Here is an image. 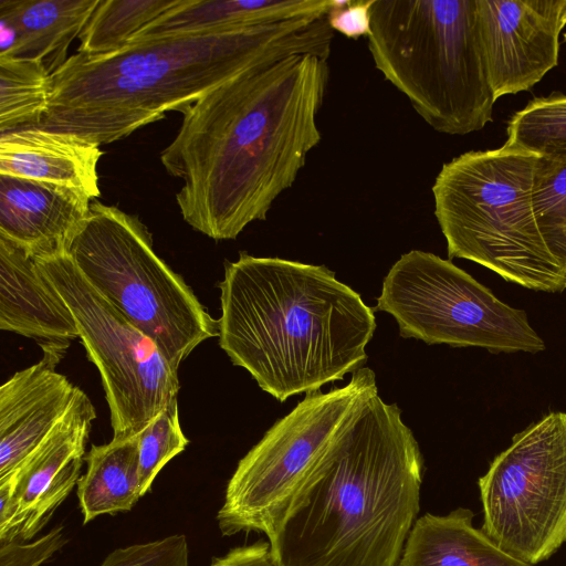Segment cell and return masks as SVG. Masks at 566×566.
<instances>
[{
	"label": "cell",
	"mask_w": 566,
	"mask_h": 566,
	"mask_svg": "<svg viewBox=\"0 0 566 566\" xmlns=\"http://www.w3.org/2000/svg\"><path fill=\"white\" fill-rule=\"evenodd\" d=\"M538 156L503 145L446 163L432 186L434 216L450 259L475 262L523 287L566 286L533 210Z\"/></svg>",
	"instance_id": "obj_6"
},
{
	"label": "cell",
	"mask_w": 566,
	"mask_h": 566,
	"mask_svg": "<svg viewBox=\"0 0 566 566\" xmlns=\"http://www.w3.org/2000/svg\"><path fill=\"white\" fill-rule=\"evenodd\" d=\"M338 1L184 0L178 7L158 17L133 40L167 33L250 28L295 18L325 17Z\"/></svg>",
	"instance_id": "obj_20"
},
{
	"label": "cell",
	"mask_w": 566,
	"mask_h": 566,
	"mask_svg": "<svg viewBox=\"0 0 566 566\" xmlns=\"http://www.w3.org/2000/svg\"><path fill=\"white\" fill-rule=\"evenodd\" d=\"M184 0H99L81 32L77 53L102 55L124 48Z\"/></svg>",
	"instance_id": "obj_22"
},
{
	"label": "cell",
	"mask_w": 566,
	"mask_h": 566,
	"mask_svg": "<svg viewBox=\"0 0 566 566\" xmlns=\"http://www.w3.org/2000/svg\"><path fill=\"white\" fill-rule=\"evenodd\" d=\"M137 438L140 490L144 496L161 469L189 443L180 427L178 400L147 424Z\"/></svg>",
	"instance_id": "obj_26"
},
{
	"label": "cell",
	"mask_w": 566,
	"mask_h": 566,
	"mask_svg": "<svg viewBox=\"0 0 566 566\" xmlns=\"http://www.w3.org/2000/svg\"><path fill=\"white\" fill-rule=\"evenodd\" d=\"M474 513L458 507L448 514L418 517L396 566H533L502 549L482 528Z\"/></svg>",
	"instance_id": "obj_19"
},
{
	"label": "cell",
	"mask_w": 566,
	"mask_h": 566,
	"mask_svg": "<svg viewBox=\"0 0 566 566\" xmlns=\"http://www.w3.org/2000/svg\"><path fill=\"white\" fill-rule=\"evenodd\" d=\"M49 81L40 62L0 57V133L40 124L48 106Z\"/></svg>",
	"instance_id": "obj_23"
},
{
	"label": "cell",
	"mask_w": 566,
	"mask_h": 566,
	"mask_svg": "<svg viewBox=\"0 0 566 566\" xmlns=\"http://www.w3.org/2000/svg\"><path fill=\"white\" fill-rule=\"evenodd\" d=\"M374 308L395 318L401 337L428 345L492 353L545 349L523 310L503 303L464 270L431 252L402 254L385 276Z\"/></svg>",
	"instance_id": "obj_9"
},
{
	"label": "cell",
	"mask_w": 566,
	"mask_h": 566,
	"mask_svg": "<svg viewBox=\"0 0 566 566\" xmlns=\"http://www.w3.org/2000/svg\"><path fill=\"white\" fill-rule=\"evenodd\" d=\"M532 202L544 243L566 282V153L538 158Z\"/></svg>",
	"instance_id": "obj_24"
},
{
	"label": "cell",
	"mask_w": 566,
	"mask_h": 566,
	"mask_svg": "<svg viewBox=\"0 0 566 566\" xmlns=\"http://www.w3.org/2000/svg\"><path fill=\"white\" fill-rule=\"evenodd\" d=\"M496 99L531 90L558 64L566 0H476Z\"/></svg>",
	"instance_id": "obj_13"
},
{
	"label": "cell",
	"mask_w": 566,
	"mask_h": 566,
	"mask_svg": "<svg viewBox=\"0 0 566 566\" xmlns=\"http://www.w3.org/2000/svg\"><path fill=\"white\" fill-rule=\"evenodd\" d=\"M375 0H340L327 14L329 27L346 38L358 39L370 34V9Z\"/></svg>",
	"instance_id": "obj_29"
},
{
	"label": "cell",
	"mask_w": 566,
	"mask_h": 566,
	"mask_svg": "<svg viewBox=\"0 0 566 566\" xmlns=\"http://www.w3.org/2000/svg\"><path fill=\"white\" fill-rule=\"evenodd\" d=\"M36 364L0 388V484L11 479L69 410L77 387L56 371L67 349L43 346Z\"/></svg>",
	"instance_id": "obj_14"
},
{
	"label": "cell",
	"mask_w": 566,
	"mask_h": 566,
	"mask_svg": "<svg viewBox=\"0 0 566 566\" xmlns=\"http://www.w3.org/2000/svg\"><path fill=\"white\" fill-rule=\"evenodd\" d=\"M99 566H189L185 534L132 544L112 551Z\"/></svg>",
	"instance_id": "obj_27"
},
{
	"label": "cell",
	"mask_w": 566,
	"mask_h": 566,
	"mask_svg": "<svg viewBox=\"0 0 566 566\" xmlns=\"http://www.w3.org/2000/svg\"><path fill=\"white\" fill-rule=\"evenodd\" d=\"M564 40L566 41V33L564 34Z\"/></svg>",
	"instance_id": "obj_31"
},
{
	"label": "cell",
	"mask_w": 566,
	"mask_h": 566,
	"mask_svg": "<svg viewBox=\"0 0 566 566\" xmlns=\"http://www.w3.org/2000/svg\"><path fill=\"white\" fill-rule=\"evenodd\" d=\"M95 408L77 387L52 432L15 474L0 484V543L30 541L80 480Z\"/></svg>",
	"instance_id": "obj_12"
},
{
	"label": "cell",
	"mask_w": 566,
	"mask_h": 566,
	"mask_svg": "<svg viewBox=\"0 0 566 566\" xmlns=\"http://www.w3.org/2000/svg\"><path fill=\"white\" fill-rule=\"evenodd\" d=\"M219 287L220 347L280 402L364 367L376 311L327 266L240 252Z\"/></svg>",
	"instance_id": "obj_3"
},
{
	"label": "cell",
	"mask_w": 566,
	"mask_h": 566,
	"mask_svg": "<svg viewBox=\"0 0 566 566\" xmlns=\"http://www.w3.org/2000/svg\"><path fill=\"white\" fill-rule=\"evenodd\" d=\"M370 20L376 69L429 126L467 135L492 120L476 0H375Z\"/></svg>",
	"instance_id": "obj_5"
},
{
	"label": "cell",
	"mask_w": 566,
	"mask_h": 566,
	"mask_svg": "<svg viewBox=\"0 0 566 566\" xmlns=\"http://www.w3.org/2000/svg\"><path fill=\"white\" fill-rule=\"evenodd\" d=\"M209 566H276L268 541L235 546L221 556H213Z\"/></svg>",
	"instance_id": "obj_30"
},
{
	"label": "cell",
	"mask_w": 566,
	"mask_h": 566,
	"mask_svg": "<svg viewBox=\"0 0 566 566\" xmlns=\"http://www.w3.org/2000/svg\"><path fill=\"white\" fill-rule=\"evenodd\" d=\"M377 396L368 367L343 387L305 394L238 462L217 513L221 534L271 536L300 507Z\"/></svg>",
	"instance_id": "obj_7"
},
{
	"label": "cell",
	"mask_w": 566,
	"mask_h": 566,
	"mask_svg": "<svg viewBox=\"0 0 566 566\" xmlns=\"http://www.w3.org/2000/svg\"><path fill=\"white\" fill-rule=\"evenodd\" d=\"M0 328L43 346L80 338L74 316L24 248L0 237Z\"/></svg>",
	"instance_id": "obj_16"
},
{
	"label": "cell",
	"mask_w": 566,
	"mask_h": 566,
	"mask_svg": "<svg viewBox=\"0 0 566 566\" xmlns=\"http://www.w3.org/2000/svg\"><path fill=\"white\" fill-rule=\"evenodd\" d=\"M506 132L505 146L538 157L566 153V94L532 99L510 118Z\"/></svg>",
	"instance_id": "obj_25"
},
{
	"label": "cell",
	"mask_w": 566,
	"mask_h": 566,
	"mask_svg": "<svg viewBox=\"0 0 566 566\" xmlns=\"http://www.w3.org/2000/svg\"><path fill=\"white\" fill-rule=\"evenodd\" d=\"M91 202L74 188L0 175V237L35 259L67 253Z\"/></svg>",
	"instance_id": "obj_15"
},
{
	"label": "cell",
	"mask_w": 566,
	"mask_h": 566,
	"mask_svg": "<svg viewBox=\"0 0 566 566\" xmlns=\"http://www.w3.org/2000/svg\"><path fill=\"white\" fill-rule=\"evenodd\" d=\"M101 147L74 135L39 126L1 133L0 175L77 189L99 197Z\"/></svg>",
	"instance_id": "obj_17"
},
{
	"label": "cell",
	"mask_w": 566,
	"mask_h": 566,
	"mask_svg": "<svg viewBox=\"0 0 566 566\" xmlns=\"http://www.w3.org/2000/svg\"><path fill=\"white\" fill-rule=\"evenodd\" d=\"M424 459L379 395L300 507L268 537L276 566H396L420 511Z\"/></svg>",
	"instance_id": "obj_4"
},
{
	"label": "cell",
	"mask_w": 566,
	"mask_h": 566,
	"mask_svg": "<svg viewBox=\"0 0 566 566\" xmlns=\"http://www.w3.org/2000/svg\"><path fill=\"white\" fill-rule=\"evenodd\" d=\"M64 528L57 525L40 538L29 542L11 539L0 543V566H40L66 543Z\"/></svg>",
	"instance_id": "obj_28"
},
{
	"label": "cell",
	"mask_w": 566,
	"mask_h": 566,
	"mask_svg": "<svg viewBox=\"0 0 566 566\" xmlns=\"http://www.w3.org/2000/svg\"><path fill=\"white\" fill-rule=\"evenodd\" d=\"M67 254L86 281L154 340L172 369L178 371L200 343L219 336V321L156 254L137 216L91 202Z\"/></svg>",
	"instance_id": "obj_8"
},
{
	"label": "cell",
	"mask_w": 566,
	"mask_h": 566,
	"mask_svg": "<svg viewBox=\"0 0 566 566\" xmlns=\"http://www.w3.org/2000/svg\"><path fill=\"white\" fill-rule=\"evenodd\" d=\"M84 461L86 472L76 485L84 524L101 515L128 512L143 497L137 436L92 444Z\"/></svg>",
	"instance_id": "obj_21"
},
{
	"label": "cell",
	"mask_w": 566,
	"mask_h": 566,
	"mask_svg": "<svg viewBox=\"0 0 566 566\" xmlns=\"http://www.w3.org/2000/svg\"><path fill=\"white\" fill-rule=\"evenodd\" d=\"M327 15L250 28L167 33L102 55L75 53L50 75L39 127L97 146L123 139L217 86L293 54L328 60Z\"/></svg>",
	"instance_id": "obj_2"
},
{
	"label": "cell",
	"mask_w": 566,
	"mask_h": 566,
	"mask_svg": "<svg viewBox=\"0 0 566 566\" xmlns=\"http://www.w3.org/2000/svg\"><path fill=\"white\" fill-rule=\"evenodd\" d=\"M99 0H0V57L43 64L51 75L69 59Z\"/></svg>",
	"instance_id": "obj_18"
},
{
	"label": "cell",
	"mask_w": 566,
	"mask_h": 566,
	"mask_svg": "<svg viewBox=\"0 0 566 566\" xmlns=\"http://www.w3.org/2000/svg\"><path fill=\"white\" fill-rule=\"evenodd\" d=\"M327 61L286 56L229 80L181 113L160 160L182 180L176 202L190 227L213 240H233L266 219L322 139L316 116Z\"/></svg>",
	"instance_id": "obj_1"
},
{
	"label": "cell",
	"mask_w": 566,
	"mask_h": 566,
	"mask_svg": "<svg viewBox=\"0 0 566 566\" xmlns=\"http://www.w3.org/2000/svg\"><path fill=\"white\" fill-rule=\"evenodd\" d=\"M482 530L536 565L566 542V413L549 412L515 434L479 481Z\"/></svg>",
	"instance_id": "obj_11"
},
{
	"label": "cell",
	"mask_w": 566,
	"mask_h": 566,
	"mask_svg": "<svg viewBox=\"0 0 566 566\" xmlns=\"http://www.w3.org/2000/svg\"><path fill=\"white\" fill-rule=\"evenodd\" d=\"M35 260L71 310L87 358L99 371L113 439L137 436L178 400V371L86 281L67 253Z\"/></svg>",
	"instance_id": "obj_10"
}]
</instances>
